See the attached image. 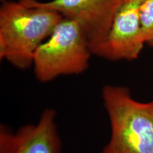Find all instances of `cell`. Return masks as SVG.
I'll use <instances>...</instances> for the list:
<instances>
[{
    "instance_id": "8",
    "label": "cell",
    "mask_w": 153,
    "mask_h": 153,
    "mask_svg": "<svg viewBox=\"0 0 153 153\" xmlns=\"http://www.w3.org/2000/svg\"><path fill=\"white\" fill-rule=\"evenodd\" d=\"M1 1H4V0H1Z\"/></svg>"
},
{
    "instance_id": "5",
    "label": "cell",
    "mask_w": 153,
    "mask_h": 153,
    "mask_svg": "<svg viewBox=\"0 0 153 153\" xmlns=\"http://www.w3.org/2000/svg\"><path fill=\"white\" fill-rule=\"evenodd\" d=\"M143 0H126L118 9L97 56L108 60H133L145 43L140 9Z\"/></svg>"
},
{
    "instance_id": "3",
    "label": "cell",
    "mask_w": 153,
    "mask_h": 153,
    "mask_svg": "<svg viewBox=\"0 0 153 153\" xmlns=\"http://www.w3.org/2000/svg\"><path fill=\"white\" fill-rule=\"evenodd\" d=\"M91 55L93 54L81 26L63 17L36 51L32 66L38 81L49 82L60 76L85 72L89 68Z\"/></svg>"
},
{
    "instance_id": "2",
    "label": "cell",
    "mask_w": 153,
    "mask_h": 153,
    "mask_svg": "<svg viewBox=\"0 0 153 153\" xmlns=\"http://www.w3.org/2000/svg\"><path fill=\"white\" fill-rule=\"evenodd\" d=\"M102 99L111 126L102 153H153V100L140 102L116 85L104 86Z\"/></svg>"
},
{
    "instance_id": "7",
    "label": "cell",
    "mask_w": 153,
    "mask_h": 153,
    "mask_svg": "<svg viewBox=\"0 0 153 153\" xmlns=\"http://www.w3.org/2000/svg\"><path fill=\"white\" fill-rule=\"evenodd\" d=\"M140 16L145 43L153 48V0H143Z\"/></svg>"
},
{
    "instance_id": "6",
    "label": "cell",
    "mask_w": 153,
    "mask_h": 153,
    "mask_svg": "<svg viewBox=\"0 0 153 153\" xmlns=\"http://www.w3.org/2000/svg\"><path fill=\"white\" fill-rule=\"evenodd\" d=\"M56 112L47 108L36 124L22 126L13 132L0 128V153H60L62 141L57 131Z\"/></svg>"
},
{
    "instance_id": "4",
    "label": "cell",
    "mask_w": 153,
    "mask_h": 153,
    "mask_svg": "<svg viewBox=\"0 0 153 153\" xmlns=\"http://www.w3.org/2000/svg\"><path fill=\"white\" fill-rule=\"evenodd\" d=\"M39 7L52 9L75 21L85 31L91 53L97 55L106 41L112 22L126 0H33Z\"/></svg>"
},
{
    "instance_id": "1",
    "label": "cell",
    "mask_w": 153,
    "mask_h": 153,
    "mask_svg": "<svg viewBox=\"0 0 153 153\" xmlns=\"http://www.w3.org/2000/svg\"><path fill=\"white\" fill-rule=\"evenodd\" d=\"M63 16L33 0H4L0 7V58L20 70L33 65L40 45Z\"/></svg>"
}]
</instances>
